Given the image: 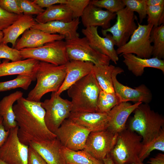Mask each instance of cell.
Returning a JSON list of instances; mask_svg holds the SVG:
<instances>
[{
  "mask_svg": "<svg viewBox=\"0 0 164 164\" xmlns=\"http://www.w3.org/2000/svg\"><path fill=\"white\" fill-rule=\"evenodd\" d=\"M150 40L153 43V57L164 58V25L153 27L150 33Z\"/></svg>",
  "mask_w": 164,
  "mask_h": 164,
  "instance_id": "obj_30",
  "label": "cell"
},
{
  "mask_svg": "<svg viewBox=\"0 0 164 164\" xmlns=\"http://www.w3.org/2000/svg\"><path fill=\"white\" fill-rule=\"evenodd\" d=\"M3 38V32L2 31L0 30V44L2 42Z\"/></svg>",
  "mask_w": 164,
  "mask_h": 164,
  "instance_id": "obj_48",
  "label": "cell"
},
{
  "mask_svg": "<svg viewBox=\"0 0 164 164\" xmlns=\"http://www.w3.org/2000/svg\"><path fill=\"white\" fill-rule=\"evenodd\" d=\"M36 23L32 15L23 14L20 15L11 25L2 31L3 38L2 43L6 44L10 43L12 48H14L19 36Z\"/></svg>",
  "mask_w": 164,
  "mask_h": 164,
  "instance_id": "obj_25",
  "label": "cell"
},
{
  "mask_svg": "<svg viewBox=\"0 0 164 164\" xmlns=\"http://www.w3.org/2000/svg\"><path fill=\"white\" fill-rule=\"evenodd\" d=\"M39 62L31 58L11 62L5 60L0 63V77L24 74L36 78V73Z\"/></svg>",
  "mask_w": 164,
  "mask_h": 164,
  "instance_id": "obj_24",
  "label": "cell"
},
{
  "mask_svg": "<svg viewBox=\"0 0 164 164\" xmlns=\"http://www.w3.org/2000/svg\"><path fill=\"white\" fill-rule=\"evenodd\" d=\"M90 1V0H66L65 4L71 11L74 19L81 17Z\"/></svg>",
  "mask_w": 164,
  "mask_h": 164,
  "instance_id": "obj_38",
  "label": "cell"
},
{
  "mask_svg": "<svg viewBox=\"0 0 164 164\" xmlns=\"http://www.w3.org/2000/svg\"><path fill=\"white\" fill-rule=\"evenodd\" d=\"M116 21L111 27L106 29H102L104 36L108 32L111 34L118 47L125 44L128 41L133 33L138 27L135 20L138 19L134 12L126 7L116 13Z\"/></svg>",
  "mask_w": 164,
  "mask_h": 164,
  "instance_id": "obj_11",
  "label": "cell"
},
{
  "mask_svg": "<svg viewBox=\"0 0 164 164\" xmlns=\"http://www.w3.org/2000/svg\"><path fill=\"white\" fill-rule=\"evenodd\" d=\"M155 150L164 152V129L157 137L148 143L142 144L138 156L139 160L143 162L151 152Z\"/></svg>",
  "mask_w": 164,
  "mask_h": 164,
  "instance_id": "obj_33",
  "label": "cell"
},
{
  "mask_svg": "<svg viewBox=\"0 0 164 164\" xmlns=\"http://www.w3.org/2000/svg\"><path fill=\"white\" fill-rule=\"evenodd\" d=\"M67 55L70 60L88 62L94 65H108L111 60L92 47L85 37L65 40Z\"/></svg>",
  "mask_w": 164,
  "mask_h": 164,
  "instance_id": "obj_9",
  "label": "cell"
},
{
  "mask_svg": "<svg viewBox=\"0 0 164 164\" xmlns=\"http://www.w3.org/2000/svg\"><path fill=\"white\" fill-rule=\"evenodd\" d=\"M18 130L17 126L10 129L7 139L0 147V159L7 164H28L29 145L20 141Z\"/></svg>",
  "mask_w": 164,
  "mask_h": 164,
  "instance_id": "obj_12",
  "label": "cell"
},
{
  "mask_svg": "<svg viewBox=\"0 0 164 164\" xmlns=\"http://www.w3.org/2000/svg\"><path fill=\"white\" fill-rule=\"evenodd\" d=\"M36 80L35 77L24 74L18 75L12 80L0 82V92L21 88L27 90L32 82Z\"/></svg>",
  "mask_w": 164,
  "mask_h": 164,
  "instance_id": "obj_32",
  "label": "cell"
},
{
  "mask_svg": "<svg viewBox=\"0 0 164 164\" xmlns=\"http://www.w3.org/2000/svg\"><path fill=\"white\" fill-rule=\"evenodd\" d=\"M33 1L42 8H48L53 5L65 4L66 0H34Z\"/></svg>",
  "mask_w": 164,
  "mask_h": 164,
  "instance_id": "obj_43",
  "label": "cell"
},
{
  "mask_svg": "<svg viewBox=\"0 0 164 164\" xmlns=\"http://www.w3.org/2000/svg\"><path fill=\"white\" fill-rule=\"evenodd\" d=\"M142 144V137L126 128L118 134L109 154L115 164H133L140 161L138 156Z\"/></svg>",
  "mask_w": 164,
  "mask_h": 164,
  "instance_id": "obj_5",
  "label": "cell"
},
{
  "mask_svg": "<svg viewBox=\"0 0 164 164\" xmlns=\"http://www.w3.org/2000/svg\"><path fill=\"white\" fill-rule=\"evenodd\" d=\"M90 3L113 13H116L125 7L122 0H90Z\"/></svg>",
  "mask_w": 164,
  "mask_h": 164,
  "instance_id": "obj_35",
  "label": "cell"
},
{
  "mask_svg": "<svg viewBox=\"0 0 164 164\" xmlns=\"http://www.w3.org/2000/svg\"><path fill=\"white\" fill-rule=\"evenodd\" d=\"M163 14L164 5L147 6V24H152L154 27L158 26L160 18Z\"/></svg>",
  "mask_w": 164,
  "mask_h": 164,
  "instance_id": "obj_36",
  "label": "cell"
},
{
  "mask_svg": "<svg viewBox=\"0 0 164 164\" xmlns=\"http://www.w3.org/2000/svg\"><path fill=\"white\" fill-rule=\"evenodd\" d=\"M13 109L18 127V137L22 143L29 145L31 142L56 138L46 125L45 111L41 102L29 101L22 97L17 100Z\"/></svg>",
  "mask_w": 164,
  "mask_h": 164,
  "instance_id": "obj_1",
  "label": "cell"
},
{
  "mask_svg": "<svg viewBox=\"0 0 164 164\" xmlns=\"http://www.w3.org/2000/svg\"><path fill=\"white\" fill-rule=\"evenodd\" d=\"M45 111L46 125L51 132L55 133L62 122L68 118L72 110L71 101L62 98L56 92H52L51 97L41 102Z\"/></svg>",
  "mask_w": 164,
  "mask_h": 164,
  "instance_id": "obj_7",
  "label": "cell"
},
{
  "mask_svg": "<svg viewBox=\"0 0 164 164\" xmlns=\"http://www.w3.org/2000/svg\"><path fill=\"white\" fill-rule=\"evenodd\" d=\"M115 67L110 64L94 65L92 72L102 90L108 93L115 92L112 76Z\"/></svg>",
  "mask_w": 164,
  "mask_h": 164,
  "instance_id": "obj_28",
  "label": "cell"
},
{
  "mask_svg": "<svg viewBox=\"0 0 164 164\" xmlns=\"http://www.w3.org/2000/svg\"><path fill=\"white\" fill-rule=\"evenodd\" d=\"M124 71L119 67H115L112 74V83L114 92L118 97L120 103L128 101L141 102L148 104L152 99L150 90L144 84L135 88L125 86L117 80V75Z\"/></svg>",
  "mask_w": 164,
  "mask_h": 164,
  "instance_id": "obj_14",
  "label": "cell"
},
{
  "mask_svg": "<svg viewBox=\"0 0 164 164\" xmlns=\"http://www.w3.org/2000/svg\"><path fill=\"white\" fill-rule=\"evenodd\" d=\"M29 146L36 151L47 164H66L62 152V146L56 138L31 142Z\"/></svg>",
  "mask_w": 164,
  "mask_h": 164,
  "instance_id": "obj_17",
  "label": "cell"
},
{
  "mask_svg": "<svg viewBox=\"0 0 164 164\" xmlns=\"http://www.w3.org/2000/svg\"><path fill=\"white\" fill-rule=\"evenodd\" d=\"M147 163L149 164H164V154L159 153L155 156L149 159Z\"/></svg>",
  "mask_w": 164,
  "mask_h": 164,
  "instance_id": "obj_45",
  "label": "cell"
},
{
  "mask_svg": "<svg viewBox=\"0 0 164 164\" xmlns=\"http://www.w3.org/2000/svg\"><path fill=\"white\" fill-rule=\"evenodd\" d=\"M28 164H47L42 157L29 146Z\"/></svg>",
  "mask_w": 164,
  "mask_h": 164,
  "instance_id": "obj_42",
  "label": "cell"
},
{
  "mask_svg": "<svg viewBox=\"0 0 164 164\" xmlns=\"http://www.w3.org/2000/svg\"><path fill=\"white\" fill-rule=\"evenodd\" d=\"M118 134L107 129L91 132L84 150L96 159L103 161L114 147Z\"/></svg>",
  "mask_w": 164,
  "mask_h": 164,
  "instance_id": "obj_13",
  "label": "cell"
},
{
  "mask_svg": "<svg viewBox=\"0 0 164 164\" xmlns=\"http://www.w3.org/2000/svg\"><path fill=\"white\" fill-rule=\"evenodd\" d=\"M80 22L79 18H77L68 22L53 21L44 23L37 22L31 28L50 34L58 33L64 36L67 40L79 37L77 31Z\"/></svg>",
  "mask_w": 164,
  "mask_h": 164,
  "instance_id": "obj_21",
  "label": "cell"
},
{
  "mask_svg": "<svg viewBox=\"0 0 164 164\" xmlns=\"http://www.w3.org/2000/svg\"><path fill=\"white\" fill-rule=\"evenodd\" d=\"M5 59L15 62L22 60L20 50L9 46L2 43L0 44V59Z\"/></svg>",
  "mask_w": 164,
  "mask_h": 164,
  "instance_id": "obj_37",
  "label": "cell"
},
{
  "mask_svg": "<svg viewBox=\"0 0 164 164\" xmlns=\"http://www.w3.org/2000/svg\"><path fill=\"white\" fill-rule=\"evenodd\" d=\"M0 164H7L5 163L4 162L0 159Z\"/></svg>",
  "mask_w": 164,
  "mask_h": 164,
  "instance_id": "obj_49",
  "label": "cell"
},
{
  "mask_svg": "<svg viewBox=\"0 0 164 164\" xmlns=\"http://www.w3.org/2000/svg\"><path fill=\"white\" fill-rule=\"evenodd\" d=\"M142 103L137 102L132 104L128 102H121L107 113L108 117L107 129L118 134L126 129V122L131 113Z\"/></svg>",
  "mask_w": 164,
  "mask_h": 164,
  "instance_id": "obj_16",
  "label": "cell"
},
{
  "mask_svg": "<svg viewBox=\"0 0 164 164\" xmlns=\"http://www.w3.org/2000/svg\"><path fill=\"white\" fill-rule=\"evenodd\" d=\"M23 60L31 58L56 66L66 64L70 61L65 41L56 40L36 48H25L20 50Z\"/></svg>",
  "mask_w": 164,
  "mask_h": 164,
  "instance_id": "obj_6",
  "label": "cell"
},
{
  "mask_svg": "<svg viewBox=\"0 0 164 164\" xmlns=\"http://www.w3.org/2000/svg\"><path fill=\"white\" fill-rule=\"evenodd\" d=\"M1 63L2 62H1V60L0 59V63Z\"/></svg>",
  "mask_w": 164,
  "mask_h": 164,
  "instance_id": "obj_51",
  "label": "cell"
},
{
  "mask_svg": "<svg viewBox=\"0 0 164 164\" xmlns=\"http://www.w3.org/2000/svg\"><path fill=\"white\" fill-rule=\"evenodd\" d=\"M116 16V13L103 10L90 2L81 17L82 24L85 28L100 26L102 29L106 30L110 27L111 21Z\"/></svg>",
  "mask_w": 164,
  "mask_h": 164,
  "instance_id": "obj_19",
  "label": "cell"
},
{
  "mask_svg": "<svg viewBox=\"0 0 164 164\" xmlns=\"http://www.w3.org/2000/svg\"><path fill=\"white\" fill-rule=\"evenodd\" d=\"M20 8L23 14L38 15L43 12L45 9L35 3L33 0H18Z\"/></svg>",
  "mask_w": 164,
  "mask_h": 164,
  "instance_id": "obj_39",
  "label": "cell"
},
{
  "mask_svg": "<svg viewBox=\"0 0 164 164\" xmlns=\"http://www.w3.org/2000/svg\"><path fill=\"white\" fill-rule=\"evenodd\" d=\"M133 164H145L143 163V162H142L140 161H139L138 162H137Z\"/></svg>",
  "mask_w": 164,
  "mask_h": 164,
  "instance_id": "obj_50",
  "label": "cell"
},
{
  "mask_svg": "<svg viewBox=\"0 0 164 164\" xmlns=\"http://www.w3.org/2000/svg\"><path fill=\"white\" fill-rule=\"evenodd\" d=\"M23 93L17 91L4 97L0 101V115L3 119V125L6 130L17 126L13 107L14 103L23 97Z\"/></svg>",
  "mask_w": 164,
  "mask_h": 164,
  "instance_id": "obj_26",
  "label": "cell"
},
{
  "mask_svg": "<svg viewBox=\"0 0 164 164\" xmlns=\"http://www.w3.org/2000/svg\"><path fill=\"white\" fill-rule=\"evenodd\" d=\"M147 6L164 5V0H146Z\"/></svg>",
  "mask_w": 164,
  "mask_h": 164,
  "instance_id": "obj_46",
  "label": "cell"
},
{
  "mask_svg": "<svg viewBox=\"0 0 164 164\" xmlns=\"http://www.w3.org/2000/svg\"><path fill=\"white\" fill-rule=\"evenodd\" d=\"M61 150L66 164H104L84 150L73 151L62 146Z\"/></svg>",
  "mask_w": 164,
  "mask_h": 164,
  "instance_id": "obj_29",
  "label": "cell"
},
{
  "mask_svg": "<svg viewBox=\"0 0 164 164\" xmlns=\"http://www.w3.org/2000/svg\"><path fill=\"white\" fill-rule=\"evenodd\" d=\"M119 103V98L115 92L108 93L101 90L97 99L96 112L107 113Z\"/></svg>",
  "mask_w": 164,
  "mask_h": 164,
  "instance_id": "obj_31",
  "label": "cell"
},
{
  "mask_svg": "<svg viewBox=\"0 0 164 164\" xmlns=\"http://www.w3.org/2000/svg\"><path fill=\"white\" fill-rule=\"evenodd\" d=\"M103 161L104 164H115L109 154L106 155Z\"/></svg>",
  "mask_w": 164,
  "mask_h": 164,
  "instance_id": "obj_47",
  "label": "cell"
},
{
  "mask_svg": "<svg viewBox=\"0 0 164 164\" xmlns=\"http://www.w3.org/2000/svg\"><path fill=\"white\" fill-rule=\"evenodd\" d=\"M66 65V74L62 85L56 92L59 95L71 86L92 71L94 64L92 63L70 60Z\"/></svg>",
  "mask_w": 164,
  "mask_h": 164,
  "instance_id": "obj_22",
  "label": "cell"
},
{
  "mask_svg": "<svg viewBox=\"0 0 164 164\" xmlns=\"http://www.w3.org/2000/svg\"><path fill=\"white\" fill-rule=\"evenodd\" d=\"M73 19L72 12L65 4H57L47 8L35 18L37 23H41L53 21L68 22Z\"/></svg>",
  "mask_w": 164,
  "mask_h": 164,
  "instance_id": "obj_27",
  "label": "cell"
},
{
  "mask_svg": "<svg viewBox=\"0 0 164 164\" xmlns=\"http://www.w3.org/2000/svg\"><path fill=\"white\" fill-rule=\"evenodd\" d=\"M138 27L125 45L116 50L118 55L132 53L143 58H149L152 55L153 46L150 40V33L153 27L150 24L141 25L137 21Z\"/></svg>",
  "mask_w": 164,
  "mask_h": 164,
  "instance_id": "obj_8",
  "label": "cell"
},
{
  "mask_svg": "<svg viewBox=\"0 0 164 164\" xmlns=\"http://www.w3.org/2000/svg\"><path fill=\"white\" fill-rule=\"evenodd\" d=\"M66 74L65 64L56 66L39 61L36 73V84L29 93L26 98L40 102L45 94L57 92L63 84Z\"/></svg>",
  "mask_w": 164,
  "mask_h": 164,
  "instance_id": "obj_2",
  "label": "cell"
},
{
  "mask_svg": "<svg viewBox=\"0 0 164 164\" xmlns=\"http://www.w3.org/2000/svg\"><path fill=\"white\" fill-rule=\"evenodd\" d=\"M134 111L128 128L142 137V144L157 137L164 129V117L152 110L148 104L142 103Z\"/></svg>",
  "mask_w": 164,
  "mask_h": 164,
  "instance_id": "obj_4",
  "label": "cell"
},
{
  "mask_svg": "<svg viewBox=\"0 0 164 164\" xmlns=\"http://www.w3.org/2000/svg\"><path fill=\"white\" fill-rule=\"evenodd\" d=\"M97 29L98 27H89L83 29L81 31L92 47L108 56L117 64L119 58L114 49L115 43L112 35L107 34L102 37L99 35Z\"/></svg>",
  "mask_w": 164,
  "mask_h": 164,
  "instance_id": "obj_15",
  "label": "cell"
},
{
  "mask_svg": "<svg viewBox=\"0 0 164 164\" xmlns=\"http://www.w3.org/2000/svg\"><path fill=\"white\" fill-rule=\"evenodd\" d=\"M0 6L9 12L19 15L23 14L18 0H0Z\"/></svg>",
  "mask_w": 164,
  "mask_h": 164,
  "instance_id": "obj_41",
  "label": "cell"
},
{
  "mask_svg": "<svg viewBox=\"0 0 164 164\" xmlns=\"http://www.w3.org/2000/svg\"><path fill=\"white\" fill-rule=\"evenodd\" d=\"M3 119L0 115V147L4 143L9 135L10 130H6L3 123Z\"/></svg>",
  "mask_w": 164,
  "mask_h": 164,
  "instance_id": "obj_44",
  "label": "cell"
},
{
  "mask_svg": "<svg viewBox=\"0 0 164 164\" xmlns=\"http://www.w3.org/2000/svg\"><path fill=\"white\" fill-rule=\"evenodd\" d=\"M64 39V36L59 34H50L31 28L22 34L21 38L16 42L14 48L20 50L25 48H37L46 43Z\"/></svg>",
  "mask_w": 164,
  "mask_h": 164,
  "instance_id": "obj_18",
  "label": "cell"
},
{
  "mask_svg": "<svg viewBox=\"0 0 164 164\" xmlns=\"http://www.w3.org/2000/svg\"><path fill=\"white\" fill-rule=\"evenodd\" d=\"M91 132L68 118L63 121L55 134L63 146L78 151L84 149Z\"/></svg>",
  "mask_w": 164,
  "mask_h": 164,
  "instance_id": "obj_10",
  "label": "cell"
},
{
  "mask_svg": "<svg viewBox=\"0 0 164 164\" xmlns=\"http://www.w3.org/2000/svg\"><path fill=\"white\" fill-rule=\"evenodd\" d=\"M125 7L133 12H136L138 15L139 22L141 23L146 17L147 6L146 0H122Z\"/></svg>",
  "mask_w": 164,
  "mask_h": 164,
  "instance_id": "obj_34",
  "label": "cell"
},
{
  "mask_svg": "<svg viewBox=\"0 0 164 164\" xmlns=\"http://www.w3.org/2000/svg\"><path fill=\"white\" fill-rule=\"evenodd\" d=\"M123 63L128 70L136 76H141L144 69L151 67L159 69L164 73V60L157 57L143 58L135 55L128 53L123 55Z\"/></svg>",
  "mask_w": 164,
  "mask_h": 164,
  "instance_id": "obj_23",
  "label": "cell"
},
{
  "mask_svg": "<svg viewBox=\"0 0 164 164\" xmlns=\"http://www.w3.org/2000/svg\"><path fill=\"white\" fill-rule=\"evenodd\" d=\"M20 16L9 12L0 6V30L2 31L7 28L16 21Z\"/></svg>",
  "mask_w": 164,
  "mask_h": 164,
  "instance_id": "obj_40",
  "label": "cell"
},
{
  "mask_svg": "<svg viewBox=\"0 0 164 164\" xmlns=\"http://www.w3.org/2000/svg\"><path fill=\"white\" fill-rule=\"evenodd\" d=\"M68 118L91 132L105 130L108 127V117L107 113L71 112Z\"/></svg>",
  "mask_w": 164,
  "mask_h": 164,
  "instance_id": "obj_20",
  "label": "cell"
},
{
  "mask_svg": "<svg viewBox=\"0 0 164 164\" xmlns=\"http://www.w3.org/2000/svg\"><path fill=\"white\" fill-rule=\"evenodd\" d=\"M67 90L71 99V112H96L97 99L101 89L92 71Z\"/></svg>",
  "mask_w": 164,
  "mask_h": 164,
  "instance_id": "obj_3",
  "label": "cell"
}]
</instances>
